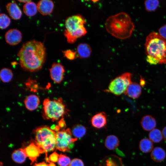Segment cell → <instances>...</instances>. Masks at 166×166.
<instances>
[{
  "label": "cell",
  "instance_id": "9a60e30c",
  "mask_svg": "<svg viewBox=\"0 0 166 166\" xmlns=\"http://www.w3.org/2000/svg\"><path fill=\"white\" fill-rule=\"evenodd\" d=\"M7 11L10 16L13 19H19L22 15V11L17 4L14 1L8 3L6 5Z\"/></svg>",
  "mask_w": 166,
  "mask_h": 166
},
{
  "label": "cell",
  "instance_id": "836d02e7",
  "mask_svg": "<svg viewBox=\"0 0 166 166\" xmlns=\"http://www.w3.org/2000/svg\"><path fill=\"white\" fill-rule=\"evenodd\" d=\"M33 166H49V164L44 162H42L39 163H35Z\"/></svg>",
  "mask_w": 166,
  "mask_h": 166
},
{
  "label": "cell",
  "instance_id": "7a4b0ae2",
  "mask_svg": "<svg viewBox=\"0 0 166 166\" xmlns=\"http://www.w3.org/2000/svg\"><path fill=\"white\" fill-rule=\"evenodd\" d=\"M107 31L113 37L121 39L130 36L134 28L129 15L121 12L109 16L105 24Z\"/></svg>",
  "mask_w": 166,
  "mask_h": 166
},
{
  "label": "cell",
  "instance_id": "8992f818",
  "mask_svg": "<svg viewBox=\"0 0 166 166\" xmlns=\"http://www.w3.org/2000/svg\"><path fill=\"white\" fill-rule=\"evenodd\" d=\"M43 105L42 116L46 119L57 120L66 113L65 106L61 98L53 100L45 99Z\"/></svg>",
  "mask_w": 166,
  "mask_h": 166
},
{
  "label": "cell",
  "instance_id": "e575fe53",
  "mask_svg": "<svg viewBox=\"0 0 166 166\" xmlns=\"http://www.w3.org/2000/svg\"><path fill=\"white\" fill-rule=\"evenodd\" d=\"M59 127L61 128H64L65 127V123L63 120H61L59 121Z\"/></svg>",
  "mask_w": 166,
  "mask_h": 166
},
{
  "label": "cell",
  "instance_id": "4fadbf2b",
  "mask_svg": "<svg viewBox=\"0 0 166 166\" xmlns=\"http://www.w3.org/2000/svg\"><path fill=\"white\" fill-rule=\"evenodd\" d=\"M141 91V88L140 85L132 82L128 86L124 94L130 98L136 99L140 96Z\"/></svg>",
  "mask_w": 166,
  "mask_h": 166
},
{
  "label": "cell",
  "instance_id": "5bb4252c",
  "mask_svg": "<svg viewBox=\"0 0 166 166\" xmlns=\"http://www.w3.org/2000/svg\"><path fill=\"white\" fill-rule=\"evenodd\" d=\"M107 123L106 115L101 112L94 115L91 119V123L94 127L100 128L104 127Z\"/></svg>",
  "mask_w": 166,
  "mask_h": 166
},
{
  "label": "cell",
  "instance_id": "603a6c76",
  "mask_svg": "<svg viewBox=\"0 0 166 166\" xmlns=\"http://www.w3.org/2000/svg\"><path fill=\"white\" fill-rule=\"evenodd\" d=\"M24 149L20 148L15 150L12 153V157L15 162L22 163L26 160L27 157Z\"/></svg>",
  "mask_w": 166,
  "mask_h": 166
},
{
  "label": "cell",
  "instance_id": "4dcf8cb0",
  "mask_svg": "<svg viewBox=\"0 0 166 166\" xmlns=\"http://www.w3.org/2000/svg\"><path fill=\"white\" fill-rule=\"evenodd\" d=\"M69 166H84V165L81 160L78 158H74L71 160Z\"/></svg>",
  "mask_w": 166,
  "mask_h": 166
},
{
  "label": "cell",
  "instance_id": "d6a6232c",
  "mask_svg": "<svg viewBox=\"0 0 166 166\" xmlns=\"http://www.w3.org/2000/svg\"><path fill=\"white\" fill-rule=\"evenodd\" d=\"M158 34L162 38L166 39V25L162 26L160 28Z\"/></svg>",
  "mask_w": 166,
  "mask_h": 166
},
{
  "label": "cell",
  "instance_id": "1f68e13d",
  "mask_svg": "<svg viewBox=\"0 0 166 166\" xmlns=\"http://www.w3.org/2000/svg\"><path fill=\"white\" fill-rule=\"evenodd\" d=\"M59 156V155L55 152L52 153L49 157V161L53 163L57 162Z\"/></svg>",
  "mask_w": 166,
  "mask_h": 166
},
{
  "label": "cell",
  "instance_id": "cb8c5ba5",
  "mask_svg": "<svg viewBox=\"0 0 166 166\" xmlns=\"http://www.w3.org/2000/svg\"><path fill=\"white\" fill-rule=\"evenodd\" d=\"M71 133L75 138H80L85 134L86 129L81 124H76L73 126Z\"/></svg>",
  "mask_w": 166,
  "mask_h": 166
},
{
  "label": "cell",
  "instance_id": "44dd1931",
  "mask_svg": "<svg viewBox=\"0 0 166 166\" xmlns=\"http://www.w3.org/2000/svg\"><path fill=\"white\" fill-rule=\"evenodd\" d=\"M37 5L31 1L27 2L23 6V11L27 16H32L35 15L37 12Z\"/></svg>",
  "mask_w": 166,
  "mask_h": 166
},
{
  "label": "cell",
  "instance_id": "d6986e66",
  "mask_svg": "<svg viewBox=\"0 0 166 166\" xmlns=\"http://www.w3.org/2000/svg\"><path fill=\"white\" fill-rule=\"evenodd\" d=\"M166 156L164 150L160 147H156L152 151L151 157L152 159L156 162H160L165 159Z\"/></svg>",
  "mask_w": 166,
  "mask_h": 166
},
{
  "label": "cell",
  "instance_id": "d590c367",
  "mask_svg": "<svg viewBox=\"0 0 166 166\" xmlns=\"http://www.w3.org/2000/svg\"><path fill=\"white\" fill-rule=\"evenodd\" d=\"M163 138L166 140V126L164 127L162 131Z\"/></svg>",
  "mask_w": 166,
  "mask_h": 166
},
{
  "label": "cell",
  "instance_id": "52a82bcc",
  "mask_svg": "<svg viewBox=\"0 0 166 166\" xmlns=\"http://www.w3.org/2000/svg\"><path fill=\"white\" fill-rule=\"evenodd\" d=\"M132 74L125 73L111 81L106 91L116 95L124 93L128 85L132 82Z\"/></svg>",
  "mask_w": 166,
  "mask_h": 166
},
{
  "label": "cell",
  "instance_id": "f1b7e54d",
  "mask_svg": "<svg viewBox=\"0 0 166 166\" xmlns=\"http://www.w3.org/2000/svg\"><path fill=\"white\" fill-rule=\"evenodd\" d=\"M70 158L64 155L61 154L59 155L57 161L58 164L60 166H68L70 163Z\"/></svg>",
  "mask_w": 166,
  "mask_h": 166
},
{
  "label": "cell",
  "instance_id": "2e32d148",
  "mask_svg": "<svg viewBox=\"0 0 166 166\" xmlns=\"http://www.w3.org/2000/svg\"><path fill=\"white\" fill-rule=\"evenodd\" d=\"M142 128L146 131H151L154 129L156 126V121L155 118L150 115L144 116L140 121Z\"/></svg>",
  "mask_w": 166,
  "mask_h": 166
},
{
  "label": "cell",
  "instance_id": "6da1fadb",
  "mask_svg": "<svg viewBox=\"0 0 166 166\" xmlns=\"http://www.w3.org/2000/svg\"><path fill=\"white\" fill-rule=\"evenodd\" d=\"M17 56L24 69L35 72L40 69L45 61L46 49L41 42L31 40L23 44Z\"/></svg>",
  "mask_w": 166,
  "mask_h": 166
},
{
  "label": "cell",
  "instance_id": "8fae6325",
  "mask_svg": "<svg viewBox=\"0 0 166 166\" xmlns=\"http://www.w3.org/2000/svg\"><path fill=\"white\" fill-rule=\"evenodd\" d=\"M5 38L7 43L11 45H15L21 42L22 38V34L17 29H11L6 33Z\"/></svg>",
  "mask_w": 166,
  "mask_h": 166
},
{
  "label": "cell",
  "instance_id": "8d00e7d4",
  "mask_svg": "<svg viewBox=\"0 0 166 166\" xmlns=\"http://www.w3.org/2000/svg\"><path fill=\"white\" fill-rule=\"evenodd\" d=\"M19 2H24V3H26L27 2H29V1H31V0H18Z\"/></svg>",
  "mask_w": 166,
  "mask_h": 166
},
{
  "label": "cell",
  "instance_id": "7c38bea8",
  "mask_svg": "<svg viewBox=\"0 0 166 166\" xmlns=\"http://www.w3.org/2000/svg\"><path fill=\"white\" fill-rule=\"evenodd\" d=\"M38 10L43 15H47L50 14L52 11L54 4L50 0H41L38 2L37 4Z\"/></svg>",
  "mask_w": 166,
  "mask_h": 166
},
{
  "label": "cell",
  "instance_id": "ffe728a7",
  "mask_svg": "<svg viewBox=\"0 0 166 166\" xmlns=\"http://www.w3.org/2000/svg\"><path fill=\"white\" fill-rule=\"evenodd\" d=\"M119 141L118 139L114 135L108 136L105 142V146L110 150L115 149L119 146Z\"/></svg>",
  "mask_w": 166,
  "mask_h": 166
},
{
  "label": "cell",
  "instance_id": "ac0fdd59",
  "mask_svg": "<svg viewBox=\"0 0 166 166\" xmlns=\"http://www.w3.org/2000/svg\"><path fill=\"white\" fill-rule=\"evenodd\" d=\"M78 57L81 58L89 57L91 53L92 49L89 45L86 43H81L78 45L76 51Z\"/></svg>",
  "mask_w": 166,
  "mask_h": 166
},
{
  "label": "cell",
  "instance_id": "3957f363",
  "mask_svg": "<svg viewBox=\"0 0 166 166\" xmlns=\"http://www.w3.org/2000/svg\"><path fill=\"white\" fill-rule=\"evenodd\" d=\"M146 60L152 65L166 63V39L156 32L147 37L145 44Z\"/></svg>",
  "mask_w": 166,
  "mask_h": 166
},
{
  "label": "cell",
  "instance_id": "74e56055",
  "mask_svg": "<svg viewBox=\"0 0 166 166\" xmlns=\"http://www.w3.org/2000/svg\"><path fill=\"white\" fill-rule=\"evenodd\" d=\"M140 84L143 85L145 84V81L143 79H141L140 80Z\"/></svg>",
  "mask_w": 166,
  "mask_h": 166
},
{
  "label": "cell",
  "instance_id": "ba28073f",
  "mask_svg": "<svg viewBox=\"0 0 166 166\" xmlns=\"http://www.w3.org/2000/svg\"><path fill=\"white\" fill-rule=\"evenodd\" d=\"M71 131L69 128L63 129L56 133V148L59 150L69 152L74 146V143L77 140L72 137Z\"/></svg>",
  "mask_w": 166,
  "mask_h": 166
},
{
  "label": "cell",
  "instance_id": "30bf717a",
  "mask_svg": "<svg viewBox=\"0 0 166 166\" xmlns=\"http://www.w3.org/2000/svg\"><path fill=\"white\" fill-rule=\"evenodd\" d=\"M24 150L27 157L31 160V163L36 161L37 158L41 154L45 152L34 141L27 146Z\"/></svg>",
  "mask_w": 166,
  "mask_h": 166
},
{
  "label": "cell",
  "instance_id": "5b68a950",
  "mask_svg": "<svg viewBox=\"0 0 166 166\" xmlns=\"http://www.w3.org/2000/svg\"><path fill=\"white\" fill-rule=\"evenodd\" d=\"M34 142L40 147L46 154V160L50 163L47 153L53 151L56 148V133L51 128L43 126L37 128L35 131Z\"/></svg>",
  "mask_w": 166,
  "mask_h": 166
},
{
  "label": "cell",
  "instance_id": "ab89813d",
  "mask_svg": "<svg viewBox=\"0 0 166 166\" xmlns=\"http://www.w3.org/2000/svg\"><path fill=\"white\" fill-rule=\"evenodd\" d=\"M2 163L1 162V164H0V166H2Z\"/></svg>",
  "mask_w": 166,
  "mask_h": 166
},
{
  "label": "cell",
  "instance_id": "277c9868",
  "mask_svg": "<svg viewBox=\"0 0 166 166\" xmlns=\"http://www.w3.org/2000/svg\"><path fill=\"white\" fill-rule=\"evenodd\" d=\"M86 23L84 17L79 14L72 15L66 19L64 35L69 43H74L78 38L86 34L87 30L84 26Z\"/></svg>",
  "mask_w": 166,
  "mask_h": 166
},
{
  "label": "cell",
  "instance_id": "83f0119b",
  "mask_svg": "<svg viewBox=\"0 0 166 166\" xmlns=\"http://www.w3.org/2000/svg\"><path fill=\"white\" fill-rule=\"evenodd\" d=\"M10 19L6 14L1 13L0 14V28L4 29L7 27L10 24Z\"/></svg>",
  "mask_w": 166,
  "mask_h": 166
},
{
  "label": "cell",
  "instance_id": "f35d334b",
  "mask_svg": "<svg viewBox=\"0 0 166 166\" xmlns=\"http://www.w3.org/2000/svg\"><path fill=\"white\" fill-rule=\"evenodd\" d=\"M49 166H56L55 164L52 162H50L49 164Z\"/></svg>",
  "mask_w": 166,
  "mask_h": 166
},
{
  "label": "cell",
  "instance_id": "4316f807",
  "mask_svg": "<svg viewBox=\"0 0 166 166\" xmlns=\"http://www.w3.org/2000/svg\"><path fill=\"white\" fill-rule=\"evenodd\" d=\"M159 4V1L157 0H147L144 2L145 9L148 11L155 10Z\"/></svg>",
  "mask_w": 166,
  "mask_h": 166
},
{
  "label": "cell",
  "instance_id": "9c48e42d",
  "mask_svg": "<svg viewBox=\"0 0 166 166\" xmlns=\"http://www.w3.org/2000/svg\"><path fill=\"white\" fill-rule=\"evenodd\" d=\"M49 70L50 77L55 82L59 83L62 81L65 69L61 64L58 63H53Z\"/></svg>",
  "mask_w": 166,
  "mask_h": 166
},
{
  "label": "cell",
  "instance_id": "484cf974",
  "mask_svg": "<svg viewBox=\"0 0 166 166\" xmlns=\"http://www.w3.org/2000/svg\"><path fill=\"white\" fill-rule=\"evenodd\" d=\"M13 76L11 70L9 69L3 68L0 70V79L4 82H8L10 81L12 78Z\"/></svg>",
  "mask_w": 166,
  "mask_h": 166
},
{
  "label": "cell",
  "instance_id": "7402d4cb",
  "mask_svg": "<svg viewBox=\"0 0 166 166\" xmlns=\"http://www.w3.org/2000/svg\"><path fill=\"white\" fill-rule=\"evenodd\" d=\"M139 147L140 150L143 152L148 153L152 150L153 147V143L150 139L144 138L140 141Z\"/></svg>",
  "mask_w": 166,
  "mask_h": 166
},
{
  "label": "cell",
  "instance_id": "d4e9b609",
  "mask_svg": "<svg viewBox=\"0 0 166 166\" xmlns=\"http://www.w3.org/2000/svg\"><path fill=\"white\" fill-rule=\"evenodd\" d=\"M148 136L149 139L155 143L160 142L163 138L162 132L159 129L156 128H154L150 131Z\"/></svg>",
  "mask_w": 166,
  "mask_h": 166
},
{
  "label": "cell",
  "instance_id": "f546056e",
  "mask_svg": "<svg viewBox=\"0 0 166 166\" xmlns=\"http://www.w3.org/2000/svg\"><path fill=\"white\" fill-rule=\"evenodd\" d=\"M64 57L69 60H73L78 57L76 51L70 49L62 51Z\"/></svg>",
  "mask_w": 166,
  "mask_h": 166
},
{
  "label": "cell",
  "instance_id": "e0dca14e",
  "mask_svg": "<svg viewBox=\"0 0 166 166\" xmlns=\"http://www.w3.org/2000/svg\"><path fill=\"white\" fill-rule=\"evenodd\" d=\"M39 103V97L34 94L28 96L24 101L25 107L30 111H33L36 109L38 107Z\"/></svg>",
  "mask_w": 166,
  "mask_h": 166
}]
</instances>
